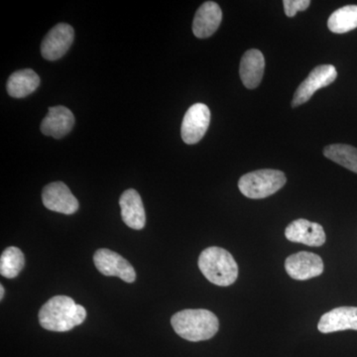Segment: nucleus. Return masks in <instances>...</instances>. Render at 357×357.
I'll use <instances>...</instances> for the list:
<instances>
[{
	"instance_id": "obj_1",
	"label": "nucleus",
	"mask_w": 357,
	"mask_h": 357,
	"mask_svg": "<svg viewBox=\"0 0 357 357\" xmlns=\"http://www.w3.org/2000/svg\"><path fill=\"white\" fill-rule=\"evenodd\" d=\"M38 318L45 330L68 332L84 323L86 311L68 296H55L40 309Z\"/></svg>"
},
{
	"instance_id": "obj_2",
	"label": "nucleus",
	"mask_w": 357,
	"mask_h": 357,
	"mask_svg": "<svg viewBox=\"0 0 357 357\" xmlns=\"http://www.w3.org/2000/svg\"><path fill=\"white\" fill-rule=\"evenodd\" d=\"M171 325L177 335L189 342H202L215 337L220 321L213 312L204 309H187L176 312Z\"/></svg>"
},
{
	"instance_id": "obj_3",
	"label": "nucleus",
	"mask_w": 357,
	"mask_h": 357,
	"mask_svg": "<svg viewBox=\"0 0 357 357\" xmlns=\"http://www.w3.org/2000/svg\"><path fill=\"white\" fill-rule=\"evenodd\" d=\"M198 265L204 276L220 287L232 285L238 277V266L234 256L217 246L204 249L199 255Z\"/></svg>"
},
{
	"instance_id": "obj_4",
	"label": "nucleus",
	"mask_w": 357,
	"mask_h": 357,
	"mask_svg": "<svg viewBox=\"0 0 357 357\" xmlns=\"http://www.w3.org/2000/svg\"><path fill=\"white\" fill-rule=\"evenodd\" d=\"M287 182L285 174L279 170L263 169L245 174L239 178V191L249 199H264L272 196Z\"/></svg>"
},
{
	"instance_id": "obj_5",
	"label": "nucleus",
	"mask_w": 357,
	"mask_h": 357,
	"mask_svg": "<svg viewBox=\"0 0 357 357\" xmlns=\"http://www.w3.org/2000/svg\"><path fill=\"white\" fill-rule=\"evenodd\" d=\"M337 77V69L333 65H321L314 68L307 79L298 86L291 105L295 109L309 102L318 89L330 86Z\"/></svg>"
},
{
	"instance_id": "obj_6",
	"label": "nucleus",
	"mask_w": 357,
	"mask_h": 357,
	"mask_svg": "<svg viewBox=\"0 0 357 357\" xmlns=\"http://www.w3.org/2000/svg\"><path fill=\"white\" fill-rule=\"evenodd\" d=\"M93 263L96 269L105 276H115L126 283L136 280V272L132 265L119 253L109 249L102 248L96 251Z\"/></svg>"
},
{
	"instance_id": "obj_7",
	"label": "nucleus",
	"mask_w": 357,
	"mask_h": 357,
	"mask_svg": "<svg viewBox=\"0 0 357 357\" xmlns=\"http://www.w3.org/2000/svg\"><path fill=\"white\" fill-rule=\"evenodd\" d=\"M211 122L210 109L204 103L192 105L185 112L181 126L182 139L187 144L198 143L208 131Z\"/></svg>"
},
{
	"instance_id": "obj_8",
	"label": "nucleus",
	"mask_w": 357,
	"mask_h": 357,
	"mask_svg": "<svg viewBox=\"0 0 357 357\" xmlns=\"http://www.w3.org/2000/svg\"><path fill=\"white\" fill-rule=\"evenodd\" d=\"M75 31L67 23L54 26L42 41L41 54L48 61H56L67 53L74 42Z\"/></svg>"
},
{
	"instance_id": "obj_9",
	"label": "nucleus",
	"mask_w": 357,
	"mask_h": 357,
	"mask_svg": "<svg viewBox=\"0 0 357 357\" xmlns=\"http://www.w3.org/2000/svg\"><path fill=\"white\" fill-rule=\"evenodd\" d=\"M285 269L289 276L295 280H309L323 274L324 262L318 255L301 251L289 256L285 261Z\"/></svg>"
},
{
	"instance_id": "obj_10",
	"label": "nucleus",
	"mask_w": 357,
	"mask_h": 357,
	"mask_svg": "<svg viewBox=\"0 0 357 357\" xmlns=\"http://www.w3.org/2000/svg\"><path fill=\"white\" fill-rule=\"evenodd\" d=\"M42 201L48 210L64 215H73L79 210V202L63 182L47 185L42 192Z\"/></svg>"
},
{
	"instance_id": "obj_11",
	"label": "nucleus",
	"mask_w": 357,
	"mask_h": 357,
	"mask_svg": "<svg viewBox=\"0 0 357 357\" xmlns=\"http://www.w3.org/2000/svg\"><path fill=\"white\" fill-rule=\"evenodd\" d=\"M285 236L291 243L306 244L307 246H321L326 243V234L319 223L299 218L286 227Z\"/></svg>"
},
{
	"instance_id": "obj_12",
	"label": "nucleus",
	"mask_w": 357,
	"mask_h": 357,
	"mask_svg": "<svg viewBox=\"0 0 357 357\" xmlns=\"http://www.w3.org/2000/svg\"><path fill=\"white\" fill-rule=\"evenodd\" d=\"M318 330L323 333L357 331V307H335L321 316Z\"/></svg>"
},
{
	"instance_id": "obj_13",
	"label": "nucleus",
	"mask_w": 357,
	"mask_h": 357,
	"mask_svg": "<svg viewBox=\"0 0 357 357\" xmlns=\"http://www.w3.org/2000/svg\"><path fill=\"white\" fill-rule=\"evenodd\" d=\"M222 13L220 6L206 1L199 6L192 21V32L199 39L208 38L217 31L222 23Z\"/></svg>"
},
{
	"instance_id": "obj_14",
	"label": "nucleus",
	"mask_w": 357,
	"mask_h": 357,
	"mask_svg": "<svg viewBox=\"0 0 357 357\" xmlns=\"http://www.w3.org/2000/svg\"><path fill=\"white\" fill-rule=\"evenodd\" d=\"M75 126V116L68 107L58 105L49 107L48 114L41 123L44 135L61 139L70 132Z\"/></svg>"
},
{
	"instance_id": "obj_15",
	"label": "nucleus",
	"mask_w": 357,
	"mask_h": 357,
	"mask_svg": "<svg viewBox=\"0 0 357 357\" xmlns=\"http://www.w3.org/2000/svg\"><path fill=\"white\" fill-rule=\"evenodd\" d=\"M121 218L124 223L132 229L140 230L145 227L146 215L142 199L134 189L126 190L119 199Z\"/></svg>"
},
{
	"instance_id": "obj_16",
	"label": "nucleus",
	"mask_w": 357,
	"mask_h": 357,
	"mask_svg": "<svg viewBox=\"0 0 357 357\" xmlns=\"http://www.w3.org/2000/svg\"><path fill=\"white\" fill-rule=\"evenodd\" d=\"M265 70V59L259 50L251 49L243 56L239 75L244 86L249 89L257 88L261 83Z\"/></svg>"
},
{
	"instance_id": "obj_17",
	"label": "nucleus",
	"mask_w": 357,
	"mask_h": 357,
	"mask_svg": "<svg viewBox=\"0 0 357 357\" xmlns=\"http://www.w3.org/2000/svg\"><path fill=\"white\" fill-rule=\"evenodd\" d=\"M40 77L34 70L24 69L16 70L6 84L7 93L14 98H26L38 89Z\"/></svg>"
},
{
	"instance_id": "obj_18",
	"label": "nucleus",
	"mask_w": 357,
	"mask_h": 357,
	"mask_svg": "<svg viewBox=\"0 0 357 357\" xmlns=\"http://www.w3.org/2000/svg\"><path fill=\"white\" fill-rule=\"evenodd\" d=\"M328 27L335 34H344L357 28V6H347L337 9L330 16Z\"/></svg>"
},
{
	"instance_id": "obj_19",
	"label": "nucleus",
	"mask_w": 357,
	"mask_h": 357,
	"mask_svg": "<svg viewBox=\"0 0 357 357\" xmlns=\"http://www.w3.org/2000/svg\"><path fill=\"white\" fill-rule=\"evenodd\" d=\"M326 158L357 174V148L347 144L328 145L324 149Z\"/></svg>"
},
{
	"instance_id": "obj_20",
	"label": "nucleus",
	"mask_w": 357,
	"mask_h": 357,
	"mask_svg": "<svg viewBox=\"0 0 357 357\" xmlns=\"http://www.w3.org/2000/svg\"><path fill=\"white\" fill-rule=\"evenodd\" d=\"M25 265V256L15 246H10L2 252L0 257V273L7 279L15 278Z\"/></svg>"
},
{
	"instance_id": "obj_21",
	"label": "nucleus",
	"mask_w": 357,
	"mask_h": 357,
	"mask_svg": "<svg viewBox=\"0 0 357 357\" xmlns=\"http://www.w3.org/2000/svg\"><path fill=\"white\" fill-rule=\"evenodd\" d=\"M311 4L310 0H284L283 6L286 15L294 17L299 11H305Z\"/></svg>"
},
{
	"instance_id": "obj_22",
	"label": "nucleus",
	"mask_w": 357,
	"mask_h": 357,
	"mask_svg": "<svg viewBox=\"0 0 357 357\" xmlns=\"http://www.w3.org/2000/svg\"><path fill=\"white\" fill-rule=\"evenodd\" d=\"M4 296V287L3 286H0V300L3 299Z\"/></svg>"
}]
</instances>
